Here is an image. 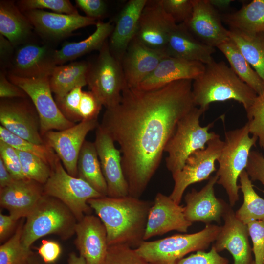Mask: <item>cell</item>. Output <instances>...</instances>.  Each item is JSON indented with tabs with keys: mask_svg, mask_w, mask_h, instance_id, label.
<instances>
[{
	"mask_svg": "<svg viewBox=\"0 0 264 264\" xmlns=\"http://www.w3.org/2000/svg\"><path fill=\"white\" fill-rule=\"evenodd\" d=\"M222 218L224 225L221 227L213 246L218 252L225 249L228 250L233 257L234 264H251L253 261L247 225L237 218L229 204L227 205Z\"/></svg>",
	"mask_w": 264,
	"mask_h": 264,
	"instance_id": "obj_21",
	"label": "cell"
},
{
	"mask_svg": "<svg viewBox=\"0 0 264 264\" xmlns=\"http://www.w3.org/2000/svg\"><path fill=\"white\" fill-rule=\"evenodd\" d=\"M228 260L220 256L212 245L209 252L198 251L183 258L176 264H228Z\"/></svg>",
	"mask_w": 264,
	"mask_h": 264,
	"instance_id": "obj_46",
	"label": "cell"
},
{
	"mask_svg": "<svg viewBox=\"0 0 264 264\" xmlns=\"http://www.w3.org/2000/svg\"><path fill=\"white\" fill-rule=\"evenodd\" d=\"M44 195L43 185L24 179L0 189V204L19 219L26 218Z\"/></svg>",
	"mask_w": 264,
	"mask_h": 264,
	"instance_id": "obj_25",
	"label": "cell"
},
{
	"mask_svg": "<svg viewBox=\"0 0 264 264\" xmlns=\"http://www.w3.org/2000/svg\"><path fill=\"white\" fill-rule=\"evenodd\" d=\"M177 24L165 11L161 0H147L135 38L150 48L165 51L169 36Z\"/></svg>",
	"mask_w": 264,
	"mask_h": 264,
	"instance_id": "obj_16",
	"label": "cell"
},
{
	"mask_svg": "<svg viewBox=\"0 0 264 264\" xmlns=\"http://www.w3.org/2000/svg\"><path fill=\"white\" fill-rule=\"evenodd\" d=\"M25 98L1 99V126L23 139L36 144H45L36 110L33 104Z\"/></svg>",
	"mask_w": 264,
	"mask_h": 264,
	"instance_id": "obj_12",
	"label": "cell"
},
{
	"mask_svg": "<svg viewBox=\"0 0 264 264\" xmlns=\"http://www.w3.org/2000/svg\"><path fill=\"white\" fill-rule=\"evenodd\" d=\"M75 2L86 16L96 20L104 16L107 11V4L102 0H75Z\"/></svg>",
	"mask_w": 264,
	"mask_h": 264,
	"instance_id": "obj_48",
	"label": "cell"
},
{
	"mask_svg": "<svg viewBox=\"0 0 264 264\" xmlns=\"http://www.w3.org/2000/svg\"><path fill=\"white\" fill-rule=\"evenodd\" d=\"M26 93L9 80L5 72L0 73V97L1 99L25 98Z\"/></svg>",
	"mask_w": 264,
	"mask_h": 264,
	"instance_id": "obj_49",
	"label": "cell"
},
{
	"mask_svg": "<svg viewBox=\"0 0 264 264\" xmlns=\"http://www.w3.org/2000/svg\"><path fill=\"white\" fill-rule=\"evenodd\" d=\"M0 158L16 180L27 179L23 173L17 150L0 139Z\"/></svg>",
	"mask_w": 264,
	"mask_h": 264,
	"instance_id": "obj_42",
	"label": "cell"
},
{
	"mask_svg": "<svg viewBox=\"0 0 264 264\" xmlns=\"http://www.w3.org/2000/svg\"><path fill=\"white\" fill-rule=\"evenodd\" d=\"M107 186V196L120 198L129 195L128 186L121 163V154L115 142L99 124L94 142Z\"/></svg>",
	"mask_w": 264,
	"mask_h": 264,
	"instance_id": "obj_15",
	"label": "cell"
},
{
	"mask_svg": "<svg viewBox=\"0 0 264 264\" xmlns=\"http://www.w3.org/2000/svg\"><path fill=\"white\" fill-rule=\"evenodd\" d=\"M88 203L104 224L109 245L124 244L134 248L144 241L148 217L153 201L128 195L90 198Z\"/></svg>",
	"mask_w": 264,
	"mask_h": 264,
	"instance_id": "obj_2",
	"label": "cell"
},
{
	"mask_svg": "<svg viewBox=\"0 0 264 264\" xmlns=\"http://www.w3.org/2000/svg\"><path fill=\"white\" fill-rule=\"evenodd\" d=\"M246 112L250 133L258 138L260 147L264 150V91L257 96Z\"/></svg>",
	"mask_w": 264,
	"mask_h": 264,
	"instance_id": "obj_41",
	"label": "cell"
},
{
	"mask_svg": "<svg viewBox=\"0 0 264 264\" xmlns=\"http://www.w3.org/2000/svg\"><path fill=\"white\" fill-rule=\"evenodd\" d=\"M245 170L251 181H259L264 186V156L262 153L251 151Z\"/></svg>",
	"mask_w": 264,
	"mask_h": 264,
	"instance_id": "obj_47",
	"label": "cell"
},
{
	"mask_svg": "<svg viewBox=\"0 0 264 264\" xmlns=\"http://www.w3.org/2000/svg\"><path fill=\"white\" fill-rule=\"evenodd\" d=\"M205 111L194 107L178 122L176 130L168 142L164 152L168 153L166 165L172 175L180 171L189 155L195 151L203 149L205 145L218 134L209 132L213 126L200 125V118Z\"/></svg>",
	"mask_w": 264,
	"mask_h": 264,
	"instance_id": "obj_7",
	"label": "cell"
},
{
	"mask_svg": "<svg viewBox=\"0 0 264 264\" xmlns=\"http://www.w3.org/2000/svg\"><path fill=\"white\" fill-rule=\"evenodd\" d=\"M32 25L11 0L0 1V34L7 38L16 48L30 42Z\"/></svg>",
	"mask_w": 264,
	"mask_h": 264,
	"instance_id": "obj_28",
	"label": "cell"
},
{
	"mask_svg": "<svg viewBox=\"0 0 264 264\" xmlns=\"http://www.w3.org/2000/svg\"><path fill=\"white\" fill-rule=\"evenodd\" d=\"M165 11L176 24L185 23L190 19L193 11L192 0H161Z\"/></svg>",
	"mask_w": 264,
	"mask_h": 264,
	"instance_id": "obj_43",
	"label": "cell"
},
{
	"mask_svg": "<svg viewBox=\"0 0 264 264\" xmlns=\"http://www.w3.org/2000/svg\"><path fill=\"white\" fill-rule=\"evenodd\" d=\"M250 133L248 122L240 128L225 132L223 146L217 160V183L225 190L232 207L239 199L238 179L246 167L251 148L258 140L255 136L250 137Z\"/></svg>",
	"mask_w": 264,
	"mask_h": 264,
	"instance_id": "obj_5",
	"label": "cell"
},
{
	"mask_svg": "<svg viewBox=\"0 0 264 264\" xmlns=\"http://www.w3.org/2000/svg\"><path fill=\"white\" fill-rule=\"evenodd\" d=\"M15 48L11 43L0 34V61L1 69H7L13 58Z\"/></svg>",
	"mask_w": 264,
	"mask_h": 264,
	"instance_id": "obj_51",
	"label": "cell"
},
{
	"mask_svg": "<svg viewBox=\"0 0 264 264\" xmlns=\"http://www.w3.org/2000/svg\"><path fill=\"white\" fill-rule=\"evenodd\" d=\"M102 105L91 91H83L78 110V119H97Z\"/></svg>",
	"mask_w": 264,
	"mask_h": 264,
	"instance_id": "obj_45",
	"label": "cell"
},
{
	"mask_svg": "<svg viewBox=\"0 0 264 264\" xmlns=\"http://www.w3.org/2000/svg\"><path fill=\"white\" fill-rule=\"evenodd\" d=\"M165 51L168 57L206 65L213 60L216 50L199 41L184 23H180L170 34Z\"/></svg>",
	"mask_w": 264,
	"mask_h": 264,
	"instance_id": "obj_27",
	"label": "cell"
},
{
	"mask_svg": "<svg viewBox=\"0 0 264 264\" xmlns=\"http://www.w3.org/2000/svg\"><path fill=\"white\" fill-rule=\"evenodd\" d=\"M7 77L31 100L39 115L42 136L48 131L63 130L75 125L64 115L53 99L48 77L28 79L8 74Z\"/></svg>",
	"mask_w": 264,
	"mask_h": 264,
	"instance_id": "obj_10",
	"label": "cell"
},
{
	"mask_svg": "<svg viewBox=\"0 0 264 264\" xmlns=\"http://www.w3.org/2000/svg\"><path fill=\"white\" fill-rule=\"evenodd\" d=\"M24 219L20 221L14 234L0 246V264H27L33 252L22 242Z\"/></svg>",
	"mask_w": 264,
	"mask_h": 264,
	"instance_id": "obj_37",
	"label": "cell"
},
{
	"mask_svg": "<svg viewBox=\"0 0 264 264\" xmlns=\"http://www.w3.org/2000/svg\"><path fill=\"white\" fill-rule=\"evenodd\" d=\"M62 249L56 242L44 240L38 248V253L42 259L46 264L55 262L60 256Z\"/></svg>",
	"mask_w": 264,
	"mask_h": 264,
	"instance_id": "obj_50",
	"label": "cell"
},
{
	"mask_svg": "<svg viewBox=\"0 0 264 264\" xmlns=\"http://www.w3.org/2000/svg\"><path fill=\"white\" fill-rule=\"evenodd\" d=\"M102 264H152L133 248L124 244L109 245Z\"/></svg>",
	"mask_w": 264,
	"mask_h": 264,
	"instance_id": "obj_40",
	"label": "cell"
},
{
	"mask_svg": "<svg viewBox=\"0 0 264 264\" xmlns=\"http://www.w3.org/2000/svg\"><path fill=\"white\" fill-rule=\"evenodd\" d=\"M43 191L44 195L55 198L65 204L77 221L91 212L92 209L88 203L89 199L105 197L84 180L69 175L59 158L50 176L43 185Z\"/></svg>",
	"mask_w": 264,
	"mask_h": 264,
	"instance_id": "obj_9",
	"label": "cell"
},
{
	"mask_svg": "<svg viewBox=\"0 0 264 264\" xmlns=\"http://www.w3.org/2000/svg\"><path fill=\"white\" fill-rule=\"evenodd\" d=\"M218 179V176L216 174L209 177L207 184L200 190L193 188L186 194L184 214L188 221L192 223L201 222L209 224L213 221L220 223L228 204L215 195L214 186Z\"/></svg>",
	"mask_w": 264,
	"mask_h": 264,
	"instance_id": "obj_20",
	"label": "cell"
},
{
	"mask_svg": "<svg viewBox=\"0 0 264 264\" xmlns=\"http://www.w3.org/2000/svg\"><path fill=\"white\" fill-rule=\"evenodd\" d=\"M19 220L17 217L9 214L0 213V242H3L12 233Z\"/></svg>",
	"mask_w": 264,
	"mask_h": 264,
	"instance_id": "obj_52",
	"label": "cell"
},
{
	"mask_svg": "<svg viewBox=\"0 0 264 264\" xmlns=\"http://www.w3.org/2000/svg\"><path fill=\"white\" fill-rule=\"evenodd\" d=\"M67 264H87V263L83 257L78 256L74 252H72L69 255Z\"/></svg>",
	"mask_w": 264,
	"mask_h": 264,
	"instance_id": "obj_55",
	"label": "cell"
},
{
	"mask_svg": "<svg viewBox=\"0 0 264 264\" xmlns=\"http://www.w3.org/2000/svg\"><path fill=\"white\" fill-rule=\"evenodd\" d=\"M17 151L26 178L44 185L50 176L52 172L51 167L34 154L18 150Z\"/></svg>",
	"mask_w": 264,
	"mask_h": 264,
	"instance_id": "obj_38",
	"label": "cell"
},
{
	"mask_svg": "<svg viewBox=\"0 0 264 264\" xmlns=\"http://www.w3.org/2000/svg\"><path fill=\"white\" fill-rule=\"evenodd\" d=\"M223 144L218 135L210 140L204 149L191 154L182 169L172 175L174 186L169 197L176 203L180 204L184 192L189 185L208 179L216 170L215 161L220 156Z\"/></svg>",
	"mask_w": 264,
	"mask_h": 264,
	"instance_id": "obj_11",
	"label": "cell"
},
{
	"mask_svg": "<svg viewBox=\"0 0 264 264\" xmlns=\"http://www.w3.org/2000/svg\"><path fill=\"white\" fill-rule=\"evenodd\" d=\"M251 264H255L254 261H253Z\"/></svg>",
	"mask_w": 264,
	"mask_h": 264,
	"instance_id": "obj_57",
	"label": "cell"
},
{
	"mask_svg": "<svg viewBox=\"0 0 264 264\" xmlns=\"http://www.w3.org/2000/svg\"><path fill=\"white\" fill-rule=\"evenodd\" d=\"M228 37L264 82V33L251 34L229 28Z\"/></svg>",
	"mask_w": 264,
	"mask_h": 264,
	"instance_id": "obj_33",
	"label": "cell"
},
{
	"mask_svg": "<svg viewBox=\"0 0 264 264\" xmlns=\"http://www.w3.org/2000/svg\"><path fill=\"white\" fill-rule=\"evenodd\" d=\"M77 173V177L87 182L103 196H107V186L94 142H84L78 159Z\"/></svg>",
	"mask_w": 264,
	"mask_h": 264,
	"instance_id": "obj_32",
	"label": "cell"
},
{
	"mask_svg": "<svg viewBox=\"0 0 264 264\" xmlns=\"http://www.w3.org/2000/svg\"><path fill=\"white\" fill-rule=\"evenodd\" d=\"M98 125L97 119L83 120L63 130L48 131L43 136L44 143L55 152L71 176L77 177L78 159L85 138Z\"/></svg>",
	"mask_w": 264,
	"mask_h": 264,
	"instance_id": "obj_13",
	"label": "cell"
},
{
	"mask_svg": "<svg viewBox=\"0 0 264 264\" xmlns=\"http://www.w3.org/2000/svg\"><path fill=\"white\" fill-rule=\"evenodd\" d=\"M253 244L255 264H264V221H252L247 224Z\"/></svg>",
	"mask_w": 264,
	"mask_h": 264,
	"instance_id": "obj_44",
	"label": "cell"
},
{
	"mask_svg": "<svg viewBox=\"0 0 264 264\" xmlns=\"http://www.w3.org/2000/svg\"><path fill=\"white\" fill-rule=\"evenodd\" d=\"M241 189L243 196V202L235 213L237 218L247 224L258 220H264V199L260 197L253 189L252 181L244 170L240 176Z\"/></svg>",
	"mask_w": 264,
	"mask_h": 264,
	"instance_id": "obj_35",
	"label": "cell"
},
{
	"mask_svg": "<svg viewBox=\"0 0 264 264\" xmlns=\"http://www.w3.org/2000/svg\"><path fill=\"white\" fill-rule=\"evenodd\" d=\"M203 73L192 83L195 106L205 111L214 102L233 100L241 103L245 111L258 96L223 61L214 60L205 65Z\"/></svg>",
	"mask_w": 264,
	"mask_h": 264,
	"instance_id": "obj_3",
	"label": "cell"
},
{
	"mask_svg": "<svg viewBox=\"0 0 264 264\" xmlns=\"http://www.w3.org/2000/svg\"><path fill=\"white\" fill-rule=\"evenodd\" d=\"M55 51L48 44L32 42L21 45L15 48L7 74L28 79L49 78L57 66Z\"/></svg>",
	"mask_w": 264,
	"mask_h": 264,
	"instance_id": "obj_14",
	"label": "cell"
},
{
	"mask_svg": "<svg viewBox=\"0 0 264 264\" xmlns=\"http://www.w3.org/2000/svg\"><path fill=\"white\" fill-rule=\"evenodd\" d=\"M227 59L230 67L243 82L259 95L264 91V82L229 38L217 47Z\"/></svg>",
	"mask_w": 264,
	"mask_h": 264,
	"instance_id": "obj_34",
	"label": "cell"
},
{
	"mask_svg": "<svg viewBox=\"0 0 264 264\" xmlns=\"http://www.w3.org/2000/svg\"><path fill=\"white\" fill-rule=\"evenodd\" d=\"M26 218L21 240L27 248H30L36 240L48 235H57L64 240L69 239L75 234L77 223L65 204L44 194Z\"/></svg>",
	"mask_w": 264,
	"mask_h": 264,
	"instance_id": "obj_4",
	"label": "cell"
},
{
	"mask_svg": "<svg viewBox=\"0 0 264 264\" xmlns=\"http://www.w3.org/2000/svg\"><path fill=\"white\" fill-rule=\"evenodd\" d=\"M195 107L192 80H180L152 90L127 86L106 108L100 125L119 146L129 196H141L178 122Z\"/></svg>",
	"mask_w": 264,
	"mask_h": 264,
	"instance_id": "obj_1",
	"label": "cell"
},
{
	"mask_svg": "<svg viewBox=\"0 0 264 264\" xmlns=\"http://www.w3.org/2000/svg\"><path fill=\"white\" fill-rule=\"evenodd\" d=\"M114 25L111 22L98 21L94 32L85 39L79 42H66L59 49L55 50L54 58L57 66L89 53L99 51L111 35Z\"/></svg>",
	"mask_w": 264,
	"mask_h": 264,
	"instance_id": "obj_29",
	"label": "cell"
},
{
	"mask_svg": "<svg viewBox=\"0 0 264 264\" xmlns=\"http://www.w3.org/2000/svg\"><path fill=\"white\" fill-rule=\"evenodd\" d=\"M27 264H49L45 263L40 257L33 253L29 258Z\"/></svg>",
	"mask_w": 264,
	"mask_h": 264,
	"instance_id": "obj_56",
	"label": "cell"
},
{
	"mask_svg": "<svg viewBox=\"0 0 264 264\" xmlns=\"http://www.w3.org/2000/svg\"><path fill=\"white\" fill-rule=\"evenodd\" d=\"M96 59L89 62L87 85L106 108L118 105L127 87L121 62L111 54L107 41Z\"/></svg>",
	"mask_w": 264,
	"mask_h": 264,
	"instance_id": "obj_8",
	"label": "cell"
},
{
	"mask_svg": "<svg viewBox=\"0 0 264 264\" xmlns=\"http://www.w3.org/2000/svg\"></svg>",
	"mask_w": 264,
	"mask_h": 264,
	"instance_id": "obj_58",
	"label": "cell"
},
{
	"mask_svg": "<svg viewBox=\"0 0 264 264\" xmlns=\"http://www.w3.org/2000/svg\"><path fill=\"white\" fill-rule=\"evenodd\" d=\"M210 4L217 10H225L230 6L234 0H209Z\"/></svg>",
	"mask_w": 264,
	"mask_h": 264,
	"instance_id": "obj_54",
	"label": "cell"
},
{
	"mask_svg": "<svg viewBox=\"0 0 264 264\" xmlns=\"http://www.w3.org/2000/svg\"><path fill=\"white\" fill-rule=\"evenodd\" d=\"M147 0L128 1L117 17L108 43L111 54L120 62L136 35L140 17Z\"/></svg>",
	"mask_w": 264,
	"mask_h": 264,
	"instance_id": "obj_26",
	"label": "cell"
},
{
	"mask_svg": "<svg viewBox=\"0 0 264 264\" xmlns=\"http://www.w3.org/2000/svg\"><path fill=\"white\" fill-rule=\"evenodd\" d=\"M192 15L184 24L196 38L214 48L229 39L228 30L222 25L220 15L209 0H192Z\"/></svg>",
	"mask_w": 264,
	"mask_h": 264,
	"instance_id": "obj_19",
	"label": "cell"
},
{
	"mask_svg": "<svg viewBox=\"0 0 264 264\" xmlns=\"http://www.w3.org/2000/svg\"><path fill=\"white\" fill-rule=\"evenodd\" d=\"M166 57L168 56L165 51L150 48L135 37L121 60L127 86L136 88Z\"/></svg>",
	"mask_w": 264,
	"mask_h": 264,
	"instance_id": "obj_22",
	"label": "cell"
},
{
	"mask_svg": "<svg viewBox=\"0 0 264 264\" xmlns=\"http://www.w3.org/2000/svg\"><path fill=\"white\" fill-rule=\"evenodd\" d=\"M0 139L16 150L26 152L41 158L52 169L58 157L55 152L45 143L38 144L23 139L0 126Z\"/></svg>",
	"mask_w": 264,
	"mask_h": 264,
	"instance_id": "obj_36",
	"label": "cell"
},
{
	"mask_svg": "<svg viewBox=\"0 0 264 264\" xmlns=\"http://www.w3.org/2000/svg\"><path fill=\"white\" fill-rule=\"evenodd\" d=\"M221 226L206 224L200 231L178 234L155 241H143L136 252L152 264H176L186 254L203 251L216 240Z\"/></svg>",
	"mask_w": 264,
	"mask_h": 264,
	"instance_id": "obj_6",
	"label": "cell"
},
{
	"mask_svg": "<svg viewBox=\"0 0 264 264\" xmlns=\"http://www.w3.org/2000/svg\"><path fill=\"white\" fill-rule=\"evenodd\" d=\"M192 224L185 218L184 207L158 193L149 213L144 240L174 230L186 233Z\"/></svg>",
	"mask_w": 264,
	"mask_h": 264,
	"instance_id": "obj_18",
	"label": "cell"
},
{
	"mask_svg": "<svg viewBox=\"0 0 264 264\" xmlns=\"http://www.w3.org/2000/svg\"><path fill=\"white\" fill-rule=\"evenodd\" d=\"M229 28L244 32L264 33V0H253L239 10L220 15Z\"/></svg>",
	"mask_w": 264,
	"mask_h": 264,
	"instance_id": "obj_31",
	"label": "cell"
},
{
	"mask_svg": "<svg viewBox=\"0 0 264 264\" xmlns=\"http://www.w3.org/2000/svg\"><path fill=\"white\" fill-rule=\"evenodd\" d=\"M15 180L0 158V189L8 186Z\"/></svg>",
	"mask_w": 264,
	"mask_h": 264,
	"instance_id": "obj_53",
	"label": "cell"
},
{
	"mask_svg": "<svg viewBox=\"0 0 264 264\" xmlns=\"http://www.w3.org/2000/svg\"><path fill=\"white\" fill-rule=\"evenodd\" d=\"M89 62L74 61L67 65L57 66L49 78L52 92L62 97L78 87L87 85Z\"/></svg>",
	"mask_w": 264,
	"mask_h": 264,
	"instance_id": "obj_30",
	"label": "cell"
},
{
	"mask_svg": "<svg viewBox=\"0 0 264 264\" xmlns=\"http://www.w3.org/2000/svg\"><path fill=\"white\" fill-rule=\"evenodd\" d=\"M23 13L36 32L42 38L49 41L64 39L79 28L96 25L98 22L79 14L68 15L37 9Z\"/></svg>",
	"mask_w": 264,
	"mask_h": 264,
	"instance_id": "obj_17",
	"label": "cell"
},
{
	"mask_svg": "<svg viewBox=\"0 0 264 264\" xmlns=\"http://www.w3.org/2000/svg\"><path fill=\"white\" fill-rule=\"evenodd\" d=\"M16 4L22 13L33 10L46 9L57 13L79 14L76 8L68 0H20Z\"/></svg>",
	"mask_w": 264,
	"mask_h": 264,
	"instance_id": "obj_39",
	"label": "cell"
},
{
	"mask_svg": "<svg viewBox=\"0 0 264 264\" xmlns=\"http://www.w3.org/2000/svg\"><path fill=\"white\" fill-rule=\"evenodd\" d=\"M75 243L87 264H102L109 247L106 228L100 219L88 214L75 227Z\"/></svg>",
	"mask_w": 264,
	"mask_h": 264,
	"instance_id": "obj_23",
	"label": "cell"
},
{
	"mask_svg": "<svg viewBox=\"0 0 264 264\" xmlns=\"http://www.w3.org/2000/svg\"><path fill=\"white\" fill-rule=\"evenodd\" d=\"M205 66V65L200 62L166 57L136 88L143 90H152L178 80L194 81L203 73Z\"/></svg>",
	"mask_w": 264,
	"mask_h": 264,
	"instance_id": "obj_24",
	"label": "cell"
}]
</instances>
